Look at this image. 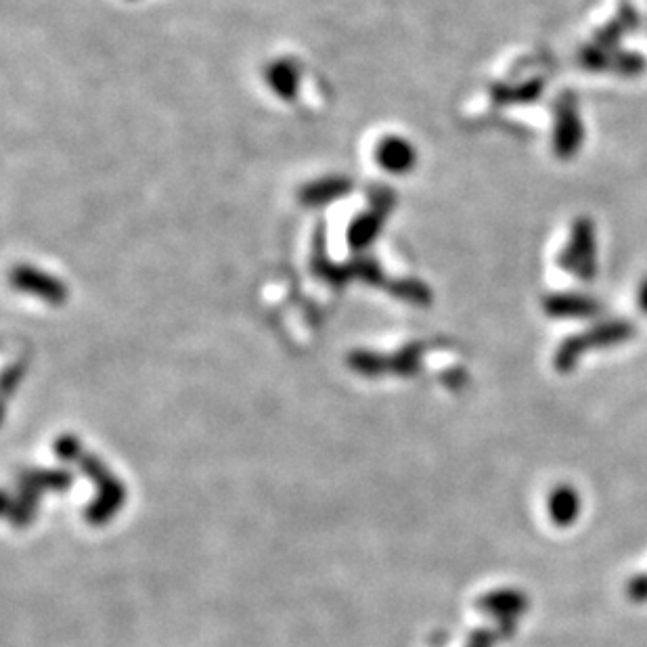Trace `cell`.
Segmentation results:
<instances>
[{
	"instance_id": "cell-1",
	"label": "cell",
	"mask_w": 647,
	"mask_h": 647,
	"mask_svg": "<svg viewBox=\"0 0 647 647\" xmlns=\"http://www.w3.org/2000/svg\"><path fill=\"white\" fill-rule=\"evenodd\" d=\"M633 336V327L624 321H612L606 325H597L591 331H585L583 336H576L566 340L560 350L555 354V367L557 371L568 373L574 369L583 352L591 346H614L620 342H627Z\"/></svg>"
},
{
	"instance_id": "cell-2",
	"label": "cell",
	"mask_w": 647,
	"mask_h": 647,
	"mask_svg": "<svg viewBox=\"0 0 647 647\" xmlns=\"http://www.w3.org/2000/svg\"><path fill=\"white\" fill-rule=\"evenodd\" d=\"M595 229L593 222L580 218L574 222L572 237L568 248L562 256L564 269L574 273L580 279H591L597 269V252H595Z\"/></svg>"
},
{
	"instance_id": "cell-3",
	"label": "cell",
	"mask_w": 647,
	"mask_h": 647,
	"mask_svg": "<svg viewBox=\"0 0 647 647\" xmlns=\"http://www.w3.org/2000/svg\"><path fill=\"white\" fill-rule=\"evenodd\" d=\"M583 143V124L578 120L574 103L564 101L557 107V120L553 132V149L560 158H572Z\"/></svg>"
},
{
	"instance_id": "cell-4",
	"label": "cell",
	"mask_w": 647,
	"mask_h": 647,
	"mask_svg": "<svg viewBox=\"0 0 647 647\" xmlns=\"http://www.w3.org/2000/svg\"><path fill=\"white\" fill-rule=\"evenodd\" d=\"M530 606L528 597L522 591L513 589H499L493 593H486L480 597L478 608L495 616L497 620H516L520 618Z\"/></svg>"
},
{
	"instance_id": "cell-5",
	"label": "cell",
	"mask_w": 647,
	"mask_h": 647,
	"mask_svg": "<svg viewBox=\"0 0 647 647\" xmlns=\"http://www.w3.org/2000/svg\"><path fill=\"white\" fill-rule=\"evenodd\" d=\"M547 513H549V520L555 526L560 528L572 526L578 520V513H580V497L576 493V488L570 484L555 486L547 497Z\"/></svg>"
},
{
	"instance_id": "cell-6",
	"label": "cell",
	"mask_w": 647,
	"mask_h": 647,
	"mask_svg": "<svg viewBox=\"0 0 647 647\" xmlns=\"http://www.w3.org/2000/svg\"><path fill=\"white\" fill-rule=\"evenodd\" d=\"M547 315L555 319H589L599 312V306L591 298L583 296H551L545 300Z\"/></svg>"
},
{
	"instance_id": "cell-7",
	"label": "cell",
	"mask_w": 647,
	"mask_h": 647,
	"mask_svg": "<svg viewBox=\"0 0 647 647\" xmlns=\"http://www.w3.org/2000/svg\"><path fill=\"white\" fill-rule=\"evenodd\" d=\"M627 595L635 604H647V574H637L629 580Z\"/></svg>"
},
{
	"instance_id": "cell-8",
	"label": "cell",
	"mask_w": 647,
	"mask_h": 647,
	"mask_svg": "<svg viewBox=\"0 0 647 647\" xmlns=\"http://www.w3.org/2000/svg\"><path fill=\"white\" fill-rule=\"evenodd\" d=\"M497 639L495 631H478L470 639V647H493Z\"/></svg>"
},
{
	"instance_id": "cell-9",
	"label": "cell",
	"mask_w": 647,
	"mask_h": 647,
	"mask_svg": "<svg viewBox=\"0 0 647 647\" xmlns=\"http://www.w3.org/2000/svg\"><path fill=\"white\" fill-rule=\"evenodd\" d=\"M639 308L647 315V279L639 287Z\"/></svg>"
}]
</instances>
